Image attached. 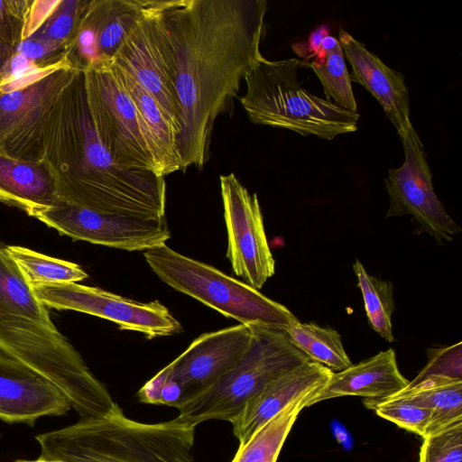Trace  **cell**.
I'll use <instances>...</instances> for the list:
<instances>
[{
  "mask_svg": "<svg viewBox=\"0 0 462 462\" xmlns=\"http://www.w3.org/2000/svg\"><path fill=\"white\" fill-rule=\"evenodd\" d=\"M265 0H167L165 24L176 58L182 169L203 168L216 119L263 58Z\"/></svg>",
  "mask_w": 462,
  "mask_h": 462,
  "instance_id": "6da1fadb",
  "label": "cell"
},
{
  "mask_svg": "<svg viewBox=\"0 0 462 462\" xmlns=\"http://www.w3.org/2000/svg\"><path fill=\"white\" fill-rule=\"evenodd\" d=\"M42 160L54 174L61 201L144 220L165 218L164 177L114 161L97 134L82 70L49 114Z\"/></svg>",
  "mask_w": 462,
  "mask_h": 462,
  "instance_id": "7a4b0ae2",
  "label": "cell"
},
{
  "mask_svg": "<svg viewBox=\"0 0 462 462\" xmlns=\"http://www.w3.org/2000/svg\"><path fill=\"white\" fill-rule=\"evenodd\" d=\"M195 427L176 417L159 423L127 418L116 403L103 417L81 418L36 436L39 457L63 462H195Z\"/></svg>",
  "mask_w": 462,
  "mask_h": 462,
  "instance_id": "3957f363",
  "label": "cell"
},
{
  "mask_svg": "<svg viewBox=\"0 0 462 462\" xmlns=\"http://www.w3.org/2000/svg\"><path fill=\"white\" fill-rule=\"evenodd\" d=\"M302 62L295 58L269 60L264 57L245 79L240 97L254 124L284 128L301 135L332 140L357 130L359 114L307 91L298 80Z\"/></svg>",
  "mask_w": 462,
  "mask_h": 462,
  "instance_id": "277c9868",
  "label": "cell"
},
{
  "mask_svg": "<svg viewBox=\"0 0 462 462\" xmlns=\"http://www.w3.org/2000/svg\"><path fill=\"white\" fill-rule=\"evenodd\" d=\"M0 350L53 385L81 418L106 416L116 403L58 328L0 322Z\"/></svg>",
  "mask_w": 462,
  "mask_h": 462,
  "instance_id": "5b68a950",
  "label": "cell"
},
{
  "mask_svg": "<svg viewBox=\"0 0 462 462\" xmlns=\"http://www.w3.org/2000/svg\"><path fill=\"white\" fill-rule=\"evenodd\" d=\"M143 256L163 282L240 324L285 330L299 321L285 306L258 290L166 244L145 251Z\"/></svg>",
  "mask_w": 462,
  "mask_h": 462,
  "instance_id": "8992f818",
  "label": "cell"
},
{
  "mask_svg": "<svg viewBox=\"0 0 462 462\" xmlns=\"http://www.w3.org/2000/svg\"><path fill=\"white\" fill-rule=\"evenodd\" d=\"M252 328L253 340L244 356L216 383L180 405V419L194 426L210 420L231 421L265 385L310 360L284 330Z\"/></svg>",
  "mask_w": 462,
  "mask_h": 462,
  "instance_id": "52a82bcc",
  "label": "cell"
},
{
  "mask_svg": "<svg viewBox=\"0 0 462 462\" xmlns=\"http://www.w3.org/2000/svg\"><path fill=\"white\" fill-rule=\"evenodd\" d=\"M167 0H150L112 63L134 78L159 104L177 131L176 58L164 20Z\"/></svg>",
  "mask_w": 462,
  "mask_h": 462,
  "instance_id": "ba28073f",
  "label": "cell"
},
{
  "mask_svg": "<svg viewBox=\"0 0 462 462\" xmlns=\"http://www.w3.org/2000/svg\"><path fill=\"white\" fill-rule=\"evenodd\" d=\"M84 73L97 134L114 161L123 167L155 172L135 106L115 65L91 68Z\"/></svg>",
  "mask_w": 462,
  "mask_h": 462,
  "instance_id": "9c48e42d",
  "label": "cell"
},
{
  "mask_svg": "<svg viewBox=\"0 0 462 462\" xmlns=\"http://www.w3.org/2000/svg\"><path fill=\"white\" fill-rule=\"evenodd\" d=\"M31 286L45 307L97 316L116 323L122 330L143 333L149 339L182 330L178 319L159 300L141 302L77 282Z\"/></svg>",
  "mask_w": 462,
  "mask_h": 462,
  "instance_id": "30bf717a",
  "label": "cell"
},
{
  "mask_svg": "<svg viewBox=\"0 0 462 462\" xmlns=\"http://www.w3.org/2000/svg\"><path fill=\"white\" fill-rule=\"evenodd\" d=\"M79 71L65 64L32 84L0 91V154L42 160V136L49 114Z\"/></svg>",
  "mask_w": 462,
  "mask_h": 462,
  "instance_id": "8fae6325",
  "label": "cell"
},
{
  "mask_svg": "<svg viewBox=\"0 0 462 462\" xmlns=\"http://www.w3.org/2000/svg\"><path fill=\"white\" fill-rule=\"evenodd\" d=\"M404 162L388 171L384 180L390 199L386 217L411 215L419 224V234L427 233L439 244L452 241L461 231L438 199L420 136L411 128L399 135Z\"/></svg>",
  "mask_w": 462,
  "mask_h": 462,
  "instance_id": "7c38bea8",
  "label": "cell"
},
{
  "mask_svg": "<svg viewBox=\"0 0 462 462\" xmlns=\"http://www.w3.org/2000/svg\"><path fill=\"white\" fill-rule=\"evenodd\" d=\"M220 190L227 233L226 258L235 274L255 290L275 273L256 193L250 194L234 173L221 175Z\"/></svg>",
  "mask_w": 462,
  "mask_h": 462,
  "instance_id": "4fadbf2b",
  "label": "cell"
},
{
  "mask_svg": "<svg viewBox=\"0 0 462 462\" xmlns=\"http://www.w3.org/2000/svg\"><path fill=\"white\" fill-rule=\"evenodd\" d=\"M32 217L73 240L125 251H148L165 245L171 238L166 217L144 220L64 201Z\"/></svg>",
  "mask_w": 462,
  "mask_h": 462,
  "instance_id": "5bb4252c",
  "label": "cell"
},
{
  "mask_svg": "<svg viewBox=\"0 0 462 462\" xmlns=\"http://www.w3.org/2000/svg\"><path fill=\"white\" fill-rule=\"evenodd\" d=\"M253 337L252 326L238 324L204 333L193 340L168 365L169 375L181 386L180 405L208 388L232 369L248 350Z\"/></svg>",
  "mask_w": 462,
  "mask_h": 462,
  "instance_id": "9a60e30c",
  "label": "cell"
},
{
  "mask_svg": "<svg viewBox=\"0 0 462 462\" xmlns=\"http://www.w3.org/2000/svg\"><path fill=\"white\" fill-rule=\"evenodd\" d=\"M71 409L50 383L0 350V420L32 426L42 416H60Z\"/></svg>",
  "mask_w": 462,
  "mask_h": 462,
  "instance_id": "2e32d148",
  "label": "cell"
},
{
  "mask_svg": "<svg viewBox=\"0 0 462 462\" xmlns=\"http://www.w3.org/2000/svg\"><path fill=\"white\" fill-rule=\"evenodd\" d=\"M337 40L352 68L351 81L363 86L380 103L398 135L412 128L404 76L385 65L363 42L342 28Z\"/></svg>",
  "mask_w": 462,
  "mask_h": 462,
  "instance_id": "e0dca14e",
  "label": "cell"
},
{
  "mask_svg": "<svg viewBox=\"0 0 462 462\" xmlns=\"http://www.w3.org/2000/svg\"><path fill=\"white\" fill-rule=\"evenodd\" d=\"M333 371L310 360L290 370L265 385L249 399L230 422L240 444L282 411L299 396L323 387Z\"/></svg>",
  "mask_w": 462,
  "mask_h": 462,
  "instance_id": "ac0fdd59",
  "label": "cell"
},
{
  "mask_svg": "<svg viewBox=\"0 0 462 462\" xmlns=\"http://www.w3.org/2000/svg\"><path fill=\"white\" fill-rule=\"evenodd\" d=\"M409 382L398 368L394 350L388 348L342 371L333 372L307 407L344 396L384 399L403 390Z\"/></svg>",
  "mask_w": 462,
  "mask_h": 462,
  "instance_id": "d6986e66",
  "label": "cell"
},
{
  "mask_svg": "<svg viewBox=\"0 0 462 462\" xmlns=\"http://www.w3.org/2000/svg\"><path fill=\"white\" fill-rule=\"evenodd\" d=\"M0 201L32 217L61 202L56 179L43 161H25L0 154Z\"/></svg>",
  "mask_w": 462,
  "mask_h": 462,
  "instance_id": "ffe728a7",
  "label": "cell"
},
{
  "mask_svg": "<svg viewBox=\"0 0 462 462\" xmlns=\"http://www.w3.org/2000/svg\"><path fill=\"white\" fill-rule=\"evenodd\" d=\"M115 67L135 106L155 172L165 177L181 170L176 129L156 100L134 78Z\"/></svg>",
  "mask_w": 462,
  "mask_h": 462,
  "instance_id": "44dd1931",
  "label": "cell"
},
{
  "mask_svg": "<svg viewBox=\"0 0 462 462\" xmlns=\"http://www.w3.org/2000/svg\"><path fill=\"white\" fill-rule=\"evenodd\" d=\"M27 320L57 329L20 268L0 243V322Z\"/></svg>",
  "mask_w": 462,
  "mask_h": 462,
  "instance_id": "7402d4cb",
  "label": "cell"
},
{
  "mask_svg": "<svg viewBox=\"0 0 462 462\" xmlns=\"http://www.w3.org/2000/svg\"><path fill=\"white\" fill-rule=\"evenodd\" d=\"M321 388L294 399L257 430L245 444H240L231 462H277L282 448L299 413L308 406Z\"/></svg>",
  "mask_w": 462,
  "mask_h": 462,
  "instance_id": "603a6c76",
  "label": "cell"
},
{
  "mask_svg": "<svg viewBox=\"0 0 462 462\" xmlns=\"http://www.w3.org/2000/svg\"><path fill=\"white\" fill-rule=\"evenodd\" d=\"M395 394L430 411V420L425 436L462 420V381L429 379Z\"/></svg>",
  "mask_w": 462,
  "mask_h": 462,
  "instance_id": "cb8c5ba5",
  "label": "cell"
},
{
  "mask_svg": "<svg viewBox=\"0 0 462 462\" xmlns=\"http://www.w3.org/2000/svg\"><path fill=\"white\" fill-rule=\"evenodd\" d=\"M150 0H99L97 50L101 65L111 64Z\"/></svg>",
  "mask_w": 462,
  "mask_h": 462,
  "instance_id": "d4e9b609",
  "label": "cell"
},
{
  "mask_svg": "<svg viewBox=\"0 0 462 462\" xmlns=\"http://www.w3.org/2000/svg\"><path fill=\"white\" fill-rule=\"evenodd\" d=\"M284 331L291 342L310 360L333 372L342 371L352 365L341 336L332 328L298 321Z\"/></svg>",
  "mask_w": 462,
  "mask_h": 462,
  "instance_id": "484cf974",
  "label": "cell"
},
{
  "mask_svg": "<svg viewBox=\"0 0 462 462\" xmlns=\"http://www.w3.org/2000/svg\"><path fill=\"white\" fill-rule=\"evenodd\" d=\"M7 251L30 283H69L88 278L77 263L48 256L18 245H7Z\"/></svg>",
  "mask_w": 462,
  "mask_h": 462,
  "instance_id": "4316f807",
  "label": "cell"
},
{
  "mask_svg": "<svg viewBox=\"0 0 462 462\" xmlns=\"http://www.w3.org/2000/svg\"><path fill=\"white\" fill-rule=\"evenodd\" d=\"M302 65L314 71L321 82L328 101L343 109L356 112L357 104L352 89V81L339 42L334 47L326 50L320 60L302 62Z\"/></svg>",
  "mask_w": 462,
  "mask_h": 462,
  "instance_id": "83f0119b",
  "label": "cell"
},
{
  "mask_svg": "<svg viewBox=\"0 0 462 462\" xmlns=\"http://www.w3.org/2000/svg\"><path fill=\"white\" fill-rule=\"evenodd\" d=\"M353 270L357 278V286L363 295L370 326L385 340L393 342L392 314L394 310L393 284L368 274L358 260H356L353 264Z\"/></svg>",
  "mask_w": 462,
  "mask_h": 462,
  "instance_id": "f1b7e54d",
  "label": "cell"
},
{
  "mask_svg": "<svg viewBox=\"0 0 462 462\" xmlns=\"http://www.w3.org/2000/svg\"><path fill=\"white\" fill-rule=\"evenodd\" d=\"M364 404L378 416L414 434L426 435L430 411L407 397L394 394L384 399H365Z\"/></svg>",
  "mask_w": 462,
  "mask_h": 462,
  "instance_id": "f546056e",
  "label": "cell"
},
{
  "mask_svg": "<svg viewBox=\"0 0 462 462\" xmlns=\"http://www.w3.org/2000/svg\"><path fill=\"white\" fill-rule=\"evenodd\" d=\"M90 0H60L53 12L30 38L47 41L69 50Z\"/></svg>",
  "mask_w": 462,
  "mask_h": 462,
  "instance_id": "4dcf8cb0",
  "label": "cell"
},
{
  "mask_svg": "<svg viewBox=\"0 0 462 462\" xmlns=\"http://www.w3.org/2000/svg\"><path fill=\"white\" fill-rule=\"evenodd\" d=\"M419 462H462V420L423 437Z\"/></svg>",
  "mask_w": 462,
  "mask_h": 462,
  "instance_id": "1f68e13d",
  "label": "cell"
},
{
  "mask_svg": "<svg viewBox=\"0 0 462 462\" xmlns=\"http://www.w3.org/2000/svg\"><path fill=\"white\" fill-rule=\"evenodd\" d=\"M428 362L405 388H411L429 379L462 381V343L439 348H429Z\"/></svg>",
  "mask_w": 462,
  "mask_h": 462,
  "instance_id": "d6a6232c",
  "label": "cell"
},
{
  "mask_svg": "<svg viewBox=\"0 0 462 462\" xmlns=\"http://www.w3.org/2000/svg\"><path fill=\"white\" fill-rule=\"evenodd\" d=\"M32 0H0V39L17 46L23 41L27 14Z\"/></svg>",
  "mask_w": 462,
  "mask_h": 462,
  "instance_id": "836d02e7",
  "label": "cell"
},
{
  "mask_svg": "<svg viewBox=\"0 0 462 462\" xmlns=\"http://www.w3.org/2000/svg\"><path fill=\"white\" fill-rule=\"evenodd\" d=\"M60 0H32L27 14L23 41L34 34L48 19Z\"/></svg>",
  "mask_w": 462,
  "mask_h": 462,
  "instance_id": "e575fe53",
  "label": "cell"
},
{
  "mask_svg": "<svg viewBox=\"0 0 462 462\" xmlns=\"http://www.w3.org/2000/svg\"><path fill=\"white\" fill-rule=\"evenodd\" d=\"M168 375L169 367L166 365L139 390L140 402L149 404H162V391Z\"/></svg>",
  "mask_w": 462,
  "mask_h": 462,
  "instance_id": "d590c367",
  "label": "cell"
},
{
  "mask_svg": "<svg viewBox=\"0 0 462 462\" xmlns=\"http://www.w3.org/2000/svg\"><path fill=\"white\" fill-rule=\"evenodd\" d=\"M328 32L329 30L326 25L317 28L310 34L306 42L292 46L295 53L303 57L306 60L317 57L320 52L322 40L329 34Z\"/></svg>",
  "mask_w": 462,
  "mask_h": 462,
  "instance_id": "8d00e7d4",
  "label": "cell"
},
{
  "mask_svg": "<svg viewBox=\"0 0 462 462\" xmlns=\"http://www.w3.org/2000/svg\"><path fill=\"white\" fill-rule=\"evenodd\" d=\"M182 390L180 384L170 375L162 391V404L177 408L181 402Z\"/></svg>",
  "mask_w": 462,
  "mask_h": 462,
  "instance_id": "74e56055",
  "label": "cell"
},
{
  "mask_svg": "<svg viewBox=\"0 0 462 462\" xmlns=\"http://www.w3.org/2000/svg\"><path fill=\"white\" fill-rule=\"evenodd\" d=\"M15 52L16 46H12L0 39V80L5 68Z\"/></svg>",
  "mask_w": 462,
  "mask_h": 462,
  "instance_id": "f35d334b",
  "label": "cell"
},
{
  "mask_svg": "<svg viewBox=\"0 0 462 462\" xmlns=\"http://www.w3.org/2000/svg\"><path fill=\"white\" fill-rule=\"evenodd\" d=\"M14 462H63V461H60V460H50V459H44V458L39 457V458L34 459V460H28V459H17V460H15Z\"/></svg>",
  "mask_w": 462,
  "mask_h": 462,
  "instance_id": "ab89813d",
  "label": "cell"
}]
</instances>
